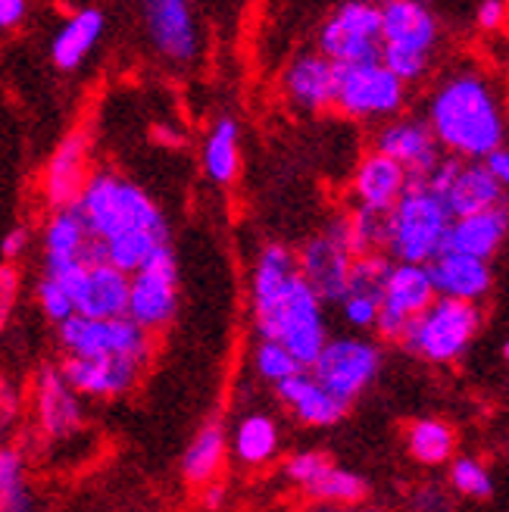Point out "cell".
Listing matches in <instances>:
<instances>
[{
  "mask_svg": "<svg viewBox=\"0 0 509 512\" xmlns=\"http://www.w3.org/2000/svg\"><path fill=\"white\" fill-rule=\"evenodd\" d=\"M425 122L447 157L481 163L506 144V113L491 79L478 69H453L435 85Z\"/></svg>",
  "mask_w": 509,
  "mask_h": 512,
  "instance_id": "6da1fadb",
  "label": "cell"
},
{
  "mask_svg": "<svg viewBox=\"0 0 509 512\" xmlns=\"http://www.w3.org/2000/svg\"><path fill=\"white\" fill-rule=\"evenodd\" d=\"M75 210L82 213L88 232L100 244L129 232H144V228H169L154 197L132 178L110 169L91 172Z\"/></svg>",
  "mask_w": 509,
  "mask_h": 512,
  "instance_id": "7a4b0ae2",
  "label": "cell"
},
{
  "mask_svg": "<svg viewBox=\"0 0 509 512\" xmlns=\"http://www.w3.org/2000/svg\"><path fill=\"white\" fill-rule=\"evenodd\" d=\"M253 322H257L260 338L282 344L300 363V369H310L325 341L332 338L328 335L325 303L303 285L300 275L272 303L253 310Z\"/></svg>",
  "mask_w": 509,
  "mask_h": 512,
  "instance_id": "3957f363",
  "label": "cell"
},
{
  "mask_svg": "<svg viewBox=\"0 0 509 512\" xmlns=\"http://www.w3.org/2000/svg\"><path fill=\"white\" fill-rule=\"evenodd\" d=\"M450 213L444 200L435 197L425 182H410L406 194L388 213V247L385 253L394 263L428 266L444 250L450 232Z\"/></svg>",
  "mask_w": 509,
  "mask_h": 512,
  "instance_id": "277c9868",
  "label": "cell"
},
{
  "mask_svg": "<svg viewBox=\"0 0 509 512\" xmlns=\"http://www.w3.org/2000/svg\"><path fill=\"white\" fill-rule=\"evenodd\" d=\"M478 328H481L478 303L438 297L419 319L410 322L400 347L422 356L428 363H453L469 350Z\"/></svg>",
  "mask_w": 509,
  "mask_h": 512,
  "instance_id": "5b68a950",
  "label": "cell"
},
{
  "mask_svg": "<svg viewBox=\"0 0 509 512\" xmlns=\"http://www.w3.org/2000/svg\"><path fill=\"white\" fill-rule=\"evenodd\" d=\"M57 338L63 347V356L69 360H104V356H122L135 360L141 366L154 356V335H147L129 316L125 319H85L72 316L63 325H57Z\"/></svg>",
  "mask_w": 509,
  "mask_h": 512,
  "instance_id": "8992f818",
  "label": "cell"
},
{
  "mask_svg": "<svg viewBox=\"0 0 509 512\" xmlns=\"http://www.w3.org/2000/svg\"><path fill=\"white\" fill-rule=\"evenodd\" d=\"M316 50L335 66L378 63L381 57V10L366 0H347L332 10L316 35Z\"/></svg>",
  "mask_w": 509,
  "mask_h": 512,
  "instance_id": "52a82bcc",
  "label": "cell"
},
{
  "mask_svg": "<svg viewBox=\"0 0 509 512\" xmlns=\"http://www.w3.org/2000/svg\"><path fill=\"white\" fill-rule=\"evenodd\" d=\"M381 347L360 335H338L328 338L316 363L307 369L322 388L350 406L381 372Z\"/></svg>",
  "mask_w": 509,
  "mask_h": 512,
  "instance_id": "ba28073f",
  "label": "cell"
},
{
  "mask_svg": "<svg viewBox=\"0 0 509 512\" xmlns=\"http://www.w3.org/2000/svg\"><path fill=\"white\" fill-rule=\"evenodd\" d=\"M335 107L363 122H388L397 119L406 107V85H400L394 75L378 63L360 66H335Z\"/></svg>",
  "mask_w": 509,
  "mask_h": 512,
  "instance_id": "9c48e42d",
  "label": "cell"
},
{
  "mask_svg": "<svg viewBox=\"0 0 509 512\" xmlns=\"http://www.w3.org/2000/svg\"><path fill=\"white\" fill-rule=\"evenodd\" d=\"M178 313V260L172 247L154 253L144 269L129 275V316L147 335L163 331Z\"/></svg>",
  "mask_w": 509,
  "mask_h": 512,
  "instance_id": "30bf717a",
  "label": "cell"
},
{
  "mask_svg": "<svg viewBox=\"0 0 509 512\" xmlns=\"http://www.w3.org/2000/svg\"><path fill=\"white\" fill-rule=\"evenodd\" d=\"M372 150L381 157L394 160L410 182H425L444 157L441 144L431 135V128L422 116H397L375 128L372 135Z\"/></svg>",
  "mask_w": 509,
  "mask_h": 512,
  "instance_id": "8fae6325",
  "label": "cell"
},
{
  "mask_svg": "<svg viewBox=\"0 0 509 512\" xmlns=\"http://www.w3.org/2000/svg\"><path fill=\"white\" fill-rule=\"evenodd\" d=\"M91 178V138L85 128L72 132L54 147L41 175V194L50 210H69L79 203Z\"/></svg>",
  "mask_w": 509,
  "mask_h": 512,
  "instance_id": "7c38bea8",
  "label": "cell"
},
{
  "mask_svg": "<svg viewBox=\"0 0 509 512\" xmlns=\"http://www.w3.org/2000/svg\"><path fill=\"white\" fill-rule=\"evenodd\" d=\"M144 10V29L147 38L169 63L188 66L200 57L203 35L191 4L185 0H147Z\"/></svg>",
  "mask_w": 509,
  "mask_h": 512,
  "instance_id": "4fadbf2b",
  "label": "cell"
},
{
  "mask_svg": "<svg viewBox=\"0 0 509 512\" xmlns=\"http://www.w3.org/2000/svg\"><path fill=\"white\" fill-rule=\"evenodd\" d=\"M297 256V275L322 303H341L347 281H350V266L353 256L347 253V247L332 238L328 232H319L313 238H307L300 244V250H294Z\"/></svg>",
  "mask_w": 509,
  "mask_h": 512,
  "instance_id": "5bb4252c",
  "label": "cell"
},
{
  "mask_svg": "<svg viewBox=\"0 0 509 512\" xmlns=\"http://www.w3.org/2000/svg\"><path fill=\"white\" fill-rule=\"evenodd\" d=\"M32 413L44 438H69L82 428V397L75 394L60 366H41L32 384Z\"/></svg>",
  "mask_w": 509,
  "mask_h": 512,
  "instance_id": "9a60e30c",
  "label": "cell"
},
{
  "mask_svg": "<svg viewBox=\"0 0 509 512\" xmlns=\"http://www.w3.org/2000/svg\"><path fill=\"white\" fill-rule=\"evenodd\" d=\"M381 47H397L406 54L431 60V50L441 41V22L416 0H388L381 4Z\"/></svg>",
  "mask_w": 509,
  "mask_h": 512,
  "instance_id": "2e32d148",
  "label": "cell"
},
{
  "mask_svg": "<svg viewBox=\"0 0 509 512\" xmlns=\"http://www.w3.org/2000/svg\"><path fill=\"white\" fill-rule=\"evenodd\" d=\"M147 366L135 360H122V356H104V360H69L63 356L60 372L69 388L79 397H125L141 381Z\"/></svg>",
  "mask_w": 509,
  "mask_h": 512,
  "instance_id": "e0dca14e",
  "label": "cell"
},
{
  "mask_svg": "<svg viewBox=\"0 0 509 512\" xmlns=\"http://www.w3.org/2000/svg\"><path fill=\"white\" fill-rule=\"evenodd\" d=\"M335 85H338V69L328 63L319 50H303L297 54L285 75H282V91L297 110L322 113L335 107Z\"/></svg>",
  "mask_w": 509,
  "mask_h": 512,
  "instance_id": "ac0fdd59",
  "label": "cell"
},
{
  "mask_svg": "<svg viewBox=\"0 0 509 512\" xmlns=\"http://www.w3.org/2000/svg\"><path fill=\"white\" fill-rule=\"evenodd\" d=\"M431 288L444 300H460V303H478L494 285L491 263L472 260V256L441 250L428 266Z\"/></svg>",
  "mask_w": 509,
  "mask_h": 512,
  "instance_id": "d6986e66",
  "label": "cell"
},
{
  "mask_svg": "<svg viewBox=\"0 0 509 512\" xmlns=\"http://www.w3.org/2000/svg\"><path fill=\"white\" fill-rule=\"evenodd\" d=\"M41 247L44 263H100V241L88 232L82 213L69 210H50L41 228Z\"/></svg>",
  "mask_w": 509,
  "mask_h": 512,
  "instance_id": "ffe728a7",
  "label": "cell"
},
{
  "mask_svg": "<svg viewBox=\"0 0 509 512\" xmlns=\"http://www.w3.org/2000/svg\"><path fill=\"white\" fill-rule=\"evenodd\" d=\"M410 188V175H406L394 160L381 157V153L369 150L366 157L356 163L353 169V207H366V210H381L391 213L394 203Z\"/></svg>",
  "mask_w": 509,
  "mask_h": 512,
  "instance_id": "44dd1931",
  "label": "cell"
},
{
  "mask_svg": "<svg viewBox=\"0 0 509 512\" xmlns=\"http://www.w3.org/2000/svg\"><path fill=\"white\" fill-rule=\"evenodd\" d=\"M104 32H107V13L100 7L72 10L54 32V41H50V60L63 72L79 69L85 57L100 44Z\"/></svg>",
  "mask_w": 509,
  "mask_h": 512,
  "instance_id": "7402d4cb",
  "label": "cell"
},
{
  "mask_svg": "<svg viewBox=\"0 0 509 512\" xmlns=\"http://www.w3.org/2000/svg\"><path fill=\"white\" fill-rule=\"evenodd\" d=\"M129 313V275L107 263H91L79 297H75V316L85 319H125Z\"/></svg>",
  "mask_w": 509,
  "mask_h": 512,
  "instance_id": "603a6c76",
  "label": "cell"
},
{
  "mask_svg": "<svg viewBox=\"0 0 509 512\" xmlns=\"http://www.w3.org/2000/svg\"><path fill=\"white\" fill-rule=\"evenodd\" d=\"M275 397L291 409L294 419H300L303 425H310V428L338 425V422L347 416V409H350V406H344L338 397L328 394L307 369L297 372L294 378H288V381L278 384V388H275Z\"/></svg>",
  "mask_w": 509,
  "mask_h": 512,
  "instance_id": "cb8c5ba5",
  "label": "cell"
},
{
  "mask_svg": "<svg viewBox=\"0 0 509 512\" xmlns=\"http://www.w3.org/2000/svg\"><path fill=\"white\" fill-rule=\"evenodd\" d=\"M506 235H509V203H503L497 210H488V213H478V216L453 219L444 250L488 263L500 250V244L506 241Z\"/></svg>",
  "mask_w": 509,
  "mask_h": 512,
  "instance_id": "d4e9b609",
  "label": "cell"
},
{
  "mask_svg": "<svg viewBox=\"0 0 509 512\" xmlns=\"http://www.w3.org/2000/svg\"><path fill=\"white\" fill-rule=\"evenodd\" d=\"M441 200L450 219H466V216H478V213L503 207L506 191L494 182L485 163H463Z\"/></svg>",
  "mask_w": 509,
  "mask_h": 512,
  "instance_id": "484cf974",
  "label": "cell"
},
{
  "mask_svg": "<svg viewBox=\"0 0 509 512\" xmlns=\"http://www.w3.org/2000/svg\"><path fill=\"white\" fill-rule=\"evenodd\" d=\"M435 300H438V294L431 288V278H428L425 266H406V263L391 266V275L385 281V294H381V313L397 316L403 322H413Z\"/></svg>",
  "mask_w": 509,
  "mask_h": 512,
  "instance_id": "4316f807",
  "label": "cell"
},
{
  "mask_svg": "<svg viewBox=\"0 0 509 512\" xmlns=\"http://www.w3.org/2000/svg\"><path fill=\"white\" fill-rule=\"evenodd\" d=\"M322 232L338 238L353 260L356 256H366V253H385V247H388V213L353 207V210H344V213L328 219Z\"/></svg>",
  "mask_w": 509,
  "mask_h": 512,
  "instance_id": "83f0119b",
  "label": "cell"
},
{
  "mask_svg": "<svg viewBox=\"0 0 509 512\" xmlns=\"http://www.w3.org/2000/svg\"><path fill=\"white\" fill-rule=\"evenodd\" d=\"M225 456H228V434L222 428V422H203L197 428V434L191 438V444L185 447L182 456V475L188 478V484H203L216 481V475L225 466Z\"/></svg>",
  "mask_w": 509,
  "mask_h": 512,
  "instance_id": "f1b7e54d",
  "label": "cell"
},
{
  "mask_svg": "<svg viewBox=\"0 0 509 512\" xmlns=\"http://www.w3.org/2000/svg\"><path fill=\"white\" fill-rule=\"evenodd\" d=\"M297 278V256L285 244H266L253 263L250 275V303L253 310L272 303Z\"/></svg>",
  "mask_w": 509,
  "mask_h": 512,
  "instance_id": "f546056e",
  "label": "cell"
},
{
  "mask_svg": "<svg viewBox=\"0 0 509 512\" xmlns=\"http://www.w3.org/2000/svg\"><path fill=\"white\" fill-rule=\"evenodd\" d=\"M232 453L238 456L241 466H266L278 456V447H282V431H278V422L266 413H247L235 431H232Z\"/></svg>",
  "mask_w": 509,
  "mask_h": 512,
  "instance_id": "4dcf8cb0",
  "label": "cell"
},
{
  "mask_svg": "<svg viewBox=\"0 0 509 512\" xmlns=\"http://www.w3.org/2000/svg\"><path fill=\"white\" fill-rule=\"evenodd\" d=\"M203 172L216 185H235L241 172V128L232 116L216 119L207 141H203Z\"/></svg>",
  "mask_w": 509,
  "mask_h": 512,
  "instance_id": "1f68e13d",
  "label": "cell"
},
{
  "mask_svg": "<svg viewBox=\"0 0 509 512\" xmlns=\"http://www.w3.org/2000/svg\"><path fill=\"white\" fill-rule=\"evenodd\" d=\"M163 247H169V228H144V232H129L100 244V263L119 269L122 275H135Z\"/></svg>",
  "mask_w": 509,
  "mask_h": 512,
  "instance_id": "d6a6232c",
  "label": "cell"
},
{
  "mask_svg": "<svg viewBox=\"0 0 509 512\" xmlns=\"http://www.w3.org/2000/svg\"><path fill=\"white\" fill-rule=\"evenodd\" d=\"M406 450L422 466H444L453 459L456 434L441 419H416L406 428Z\"/></svg>",
  "mask_w": 509,
  "mask_h": 512,
  "instance_id": "836d02e7",
  "label": "cell"
},
{
  "mask_svg": "<svg viewBox=\"0 0 509 512\" xmlns=\"http://www.w3.org/2000/svg\"><path fill=\"white\" fill-rule=\"evenodd\" d=\"M35 497L25 475V456L13 444H0V512H32Z\"/></svg>",
  "mask_w": 509,
  "mask_h": 512,
  "instance_id": "e575fe53",
  "label": "cell"
},
{
  "mask_svg": "<svg viewBox=\"0 0 509 512\" xmlns=\"http://www.w3.org/2000/svg\"><path fill=\"white\" fill-rule=\"evenodd\" d=\"M303 491H307L319 503H360L369 494V484H366L363 475H356V472L341 469V466L332 463Z\"/></svg>",
  "mask_w": 509,
  "mask_h": 512,
  "instance_id": "d590c367",
  "label": "cell"
},
{
  "mask_svg": "<svg viewBox=\"0 0 509 512\" xmlns=\"http://www.w3.org/2000/svg\"><path fill=\"white\" fill-rule=\"evenodd\" d=\"M394 260L388 253H366L356 256L350 266V281L344 294H360V297H372L381 303V294H385V281L391 275Z\"/></svg>",
  "mask_w": 509,
  "mask_h": 512,
  "instance_id": "8d00e7d4",
  "label": "cell"
},
{
  "mask_svg": "<svg viewBox=\"0 0 509 512\" xmlns=\"http://www.w3.org/2000/svg\"><path fill=\"white\" fill-rule=\"evenodd\" d=\"M253 369H257V375L263 381H269L272 388H278L282 381L294 378L300 369V363L294 360V356L282 347V344H275V341H257V347H253Z\"/></svg>",
  "mask_w": 509,
  "mask_h": 512,
  "instance_id": "74e56055",
  "label": "cell"
},
{
  "mask_svg": "<svg viewBox=\"0 0 509 512\" xmlns=\"http://www.w3.org/2000/svg\"><path fill=\"white\" fill-rule=\"evenodd\" d=\"M450 484H453V491H460L463 497H475V500H485L494 494L491 472L481 466L475 456L453 459L450 463Z\"/></svg>",
  "mask_w": 509,
  "mask_h": 512,
  "instance_id": "f35d334b",
  "label": "cell"
},
{
  "mask_svg": "<svg viewBox=\"0 0 509 512\" xmlns=\"http://www.w3.org/2000/svg\"><path fill=\"white\" fill-rule=\"evenodd\" d=\"M35 297H38V310L44 313L47 322L63 325L66 319L75 316V291L60 285L57 278H50V275L41 272L38 285H35Z\"/></svg>",
  "mask_w": 509,
  "mask_h": 512,
  "instance_id": "ab89813d",
  "label": "cell"
},
{
  "mask_svg": "<svg viewBox=\"0 0 509 512\" xmlns=\"http://www.w3.org/2000/svg\"><path fill=\"white\" fill-rule=\"evenodd\" d=\"M328 466H332V459L322 450H300L285 459V478L297 484V488H307V484H313Z\"/></svg>",
  "mask_w": 509,
  "mask_h": 512,
  "instance_id": "60d3db41",
  "label": "cell"
},
{
  "mask_svg": "<svg viewBox=\"0 0 509 512\" xmlns=\"http://www.w3.org/2000/svg\"><path fill=\"white\" fill-rule=\"evenodd\" d=\"M341 319L353 328V331H372L375 328V319L381 313V303L372 300V297H360V294H344L341 303Z\"/></svg>",
  "mask_w": 509,
  "mask_h": 512,
  "instance_id": "b9f144b4",
  "label": "cell"
},
{
  "mask_svg": "<svg viewBox=\"0 0 509 512\" xmlns=\"http://www.w3.org/2000/svg\"><path fill=\"white\" fill-rule=\"evenodd\" d=\"M19 269L10 263H0V335L7 331L13 313H16V303H19Z\"/></svg>",
  "mask_w": 509,
  "mask_h": 512,
  "instance_id": "7bdbcfd3",
  "label": "cell"
},
{
  "mask_svg": "<svg viewBox=\"0 0 509 512\" xmlns=\"http://www.w3.org/2000/svg\"><path fill=\"white\" fill-rule=\"evenodd\" d=\"M22 413V394L16 391V384L10 378L0 375V444H7V434L19 422Z\"/></svg>",
  "mask_w": 509,
  "mask_h": 512,
  "instance_id": "ee69618b",
  "label": "cell"
},
{
  "mask_svg": "<svg viewBox=\"0 0 509 512\" xmlns=\"http://www.w3.org/2000/svg\"><path fill=\"white\" fill-rule=\"evenodd\" d=\"M29 241H32V228L29 225H13L10 232L4 235V241H0V256H4V263L13 266L25 253V247H29Z\"/></svg>",
  "mask_w": 509,
  "mask_h": 512,
  "instance_id": "f6af8a7d",
  "label": "cell"
},
{
  "mask_svg": "<svg viewBox=\"0 0 509 512\" xmlns=\"http://www.w3.org/2000/svg\"><path fill=\"white\" fill-rule=\"evenodd\" d=\"M506 16H509V7L503 4V0H485V4H478V10H475V19L485 32L500 29V25L506 22Z\"/></svg>",
  "mask_w": 509,
  "mask_h": 512,
  "instance_id": "bcb514c9",
  "label": "cell"
},
{
  "mask_svg": "<svg viewBox=\"0 0 509 512\" xmlns=\"http://www.w3.org/2000/svg\"><path fill=\"white\" fill-rule=\"evenodd\" d=\"M481 163H485V169L491 172V178L506 191V188H509V147H506V144L497 147V150L491 153V157H485Z\"/></svg>",
  "mask_w": 509,
  "mask_h": 512,
  "instance_id": "7dc6e473",
  "label": "cell"
},
{
  "mask_svg": "<svg viewBox=\"0 0 509 512\" xmlns=\"http://www.w3.org/2000/svg\"><path fill=\"white\" fill-rule=\"evenodd\" d=\"M29 4L25 0H0V32H10L25 19Z\"/></svg>",
  "mask_w": 509,
  "mask_h": 512,
  "instance_id": "c3c4849f",
  "label": "cell"
},
{
  "mask_svg": "<svg viewBox=\"0 0 509 512\" xmlns=\"http://www.w3.org/2000/svg\"><path fill=\"white\" fill-rule=\"evenodd\" d=\"M225 500H228V491H225V484H219V481H210V484H203V488H200L203 509L219 512V509H225Z\"/></svg>",
  "mask_w": 509,
  "mask_h": 512,
  "instance_id": "681fc988",
  "label": "cell"
},
{
  "mask_svg": "<svg viewBox=\"0 0 509 512\" xmlns=\"http://www.w3.org/2000/svg\"><path fill=\"white\" fill-rule=\"evenodd\" d=\"M154 138H157L160 144H169V147L185 144L182 128H175V125H154Z\"/></svg>",
  "mask_w": 509,
  "mask_h": 512,
  "instance_id": "f907efd6",
  "label": "cell"
},
{
  "mask_svg": "<svg viewBox=\"0 0 509 512\" xmlns=\"http://www.w3.org/2000/svg\"><path fill=\"white\" fill-rule=\"evenodd\" d=\"M503 356H506V363H509V341H506V347H503Z\"/></svg>",
  "mask_w": 509,
  "mask_h": 512,
  "instance_id": "816d5d0a",
  "label": "cell"
}]
</instances>
